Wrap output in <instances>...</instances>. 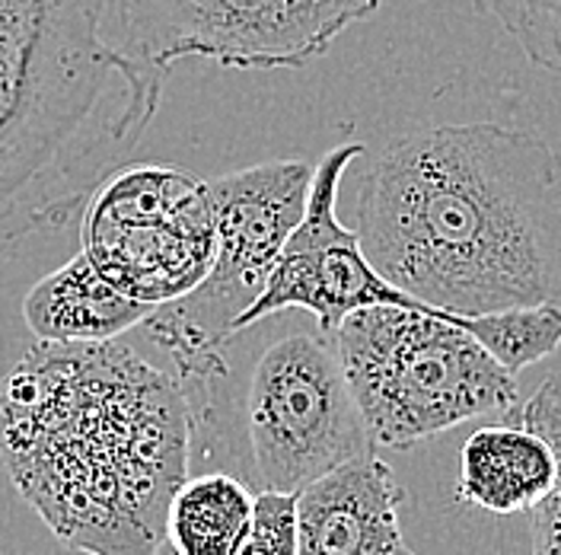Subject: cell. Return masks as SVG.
Instances as JSON below:
<instances>
[{"instance_id":"1","label":"cell","mask_w":561,"mask_h":555,"mask_svg":"<svg viewBox=\"0 0 561 555\" xmlns=\"http://www.w3.org/2000/svg\"><path fill=\"white\" fill-rule=\"evenodd\" d=\"M370 265L437 310L561 307V154L497 122L386 144L360 175Z\"/></svg>"},{"instance_id":"2","label":"cell","mask_w":561,"mask_h":555,"mask_svg":"<svg viewBox=\"0 0 561 555\" xmlns=\"http://www.w3.org/2000/svg\"><path fill=\"white\" fill-rule=\"evenodd\" d=\"M0 460L65 546L157 555L188 476L182 389L118 339L35 342L0 393Z\"/></svg>"},{"instance_id":"3","label":"cell","mask_w":561,"mask_h":555,"mask_svg":"<svg viewBox=\"0 0 561 555\" xmlns=\"http://www.w3.org/2000/svg\"><path fill=\"white\" fill-rule=\"evenodd\" d=\"M108 0H0V259L58 230L138 147L167 70L118 52Z\"/></svg>"},{"instance_id":"4","label":"cell","mask_w":561,"mask_h":555,"mask_svg":"<svg viewBox=\"0 0 561 555\" xmlns=\"http://www.w3.org/2000/svg\"><path fill=\"white\" fill-rule=\"evenodd\" d=\"M188 412V473H230L252 491H300L374 441L335 332L290 310L262 316L170 361Z\"/></svg>"},{"instance_id":"5","label":"cell","mask_w":561,"mask_h":555,"mask_svg":"<svg viewBox=\"0 0 561 555\" xmlns=\"http://www.w3.org/2000/svg\"><path fill=\"white\" fill-rule=\"evenodd\" d=\"M437 307H364L335 329L374 448L409 451L472 418L511 416L517 374Z\"/></svg>"},{"instance_id":"6","label":"cell","mask_w":561,"mask_h":555,"mask_svg":"<svg viewBox=\"0 0 561 555\" xmlns=\"http://www.w3.org/2000/svg\"><path fill=\"white\" fill-rule=\"evenodd\" d=\"M383 0H108V42L167 70L202 58L233 70L307 68Z\"/></svg>"},{"instance_id":"7","label":"cell","mask_w":561,"mask_h":555,"mask_svg":"<svg viewBox=\"0 0 561 555\" xmlns=\"http://www.w3.org/2000/svg\"><path fill=\"white\" fill-rule=\"evenodd\" d=\"M313 170L307 160H272L208 179L217 249L205 281L153 307L140 329L170 361L224 339L265 291L294 227L304 220Z\"/></svg>"},{"instance_id":"8","label":"cell","mask_w":561,"mask_h":555,"mask_svg":"<svg viewBox=\"0 0 561 555\" xmlns=\"http://www.w3.org/2000/svg\"><path fill=\"white\" fill-rule=\"evenodd\" d=\"M80 243L128 297L150 307L179 301L214 262L208 182L167 163L118 167L80 211Z\"/></svg>"},{"instance_id":"9","label":"cell","mask_w":561,"mask_h":555,"mask_svg":"<svg viewBox=\"0 0 561 555\" xmlns=\"http://www.w3.org/2000/svg\"><path fill=\"white\" fill-rule=\"evenodd\" d=\"M364 144L332 147L313 170L304 220L294 227L268 275L262 297L240 316L237 329L280 310L313 316L325 332H335L345 316L364 307H427L389 284L367 259L354 227L339 220V189Z\"/></svg>"},{"instance_id":"10","label":"cell","mask_w":561,"mask_h":555,"mask_svg":"<svg viewBox=\"0 0 561 555\" xmlns=\"http://www.w3.org/2000/svg\"><path fill=\"white\" fill-rule=\"evenodd\" d=\"M297 495V555H415L399 523L402 486L374 453L354 456Z\"/></svg>"},{"instance_id":"11","label":"cell","mask_w":561,"mask_h":555,"mask_svg":"<svg viewBox=\"0 0 561 555\" xmlns=\"http://www.w3.org/2000/svg\"><path fill=\"white\" fill-rule=\"evenodd\" d=\"M559 463L549 441L517 421L485 424L459 451L456 491L489 514H529L556 486Z\"/></svg>"},{"instance_id":"12","label":"cell","mask_w":561,"mask_h":555,"mask_svg":"<svg viewBox=\"0 0 561 555\" xmlns=\"http://www.w3.org/2000/svg\"><path fill=\"white\" fill-rule=\"evenodd\" d=\"M153 313L118 291L80 249L58 272L45 275L23 301L35 342H108L140 326Z\"/></svg>"},{"instance_id":"13","label":"cell","mask_w":561,"mask_h":555,"mask_svg":"<svg viewBox=\"0 0 561 555\" xmlns=\"http://www.w3.org/2000/svg\"><path fill=\"white\" fill-rule=\"evenodd\" d=\"M255 491L230 473H188L167 508L173 555H230L252 521Z\"/></svg>"},{"instance_id":"14","label":"cell","mask_w":561,"mask_h":555,"mask_svg":"<svg viewBox=\"0 0 561 555\" xmlns=\"http://www.w3.org/2000/svg\"><path fill=\"white\" fill-rule=\"evenodd\" d=\"M459 326L511 374H520L561 348V307L552 304L462 316Z\"/></svg>"},{"instance_id":"15","label":"cell","mask_w":561,"mask_h":555,"mask_svg":"<svg viewBox=\"0 0 561 555\" xmlns=\"http://www.w3.org/2000/svg\"><path fill=\"white\" fill-rule=\"evenodd\" d=\"M517 418L536 428L556 451L559 476L552 491L529 511L533 555H561V377H549L520 406Z\"/></svg>"},{"instance_id":"16","label":"cell","mask_w":561,"mask_h":555,"mask_svg":"<svg viewBox=\"0 0 561 555\" xmlns=\"http://www.w3.org/2000/svg\"><path fill=\"white\" fill-rule=\"evenodd\" d=\"M536 68L561 73V0H472Z\"/></svg>"},{"instance_id":"17","label":"cell","mask_w":561,"mask_h":555,"mask_svg":"<svg viewBox=\"0 0 561 555\" xmlns=\"http://www.w3.org/2000/svg\"><path fill=\"white\" fill-rule=\"evenodd\" d=\"M230 555H297V495L255 491L249 530Z\"/></svg>"},{"instance_id":"18","label":"cell","mask_w":561,"mask_h":555,"mask_svg":"<svg viewBox=\"0 0 561 555\" xmlns=\"http://www.w3.org/2000/svg\"><path fill=\"white\" fill-rule=\"evenodd\" d=\"M157 555H173V553H170V550H167V546H163V550H160V553H157Z\"/></svg>"}]
</instances>
